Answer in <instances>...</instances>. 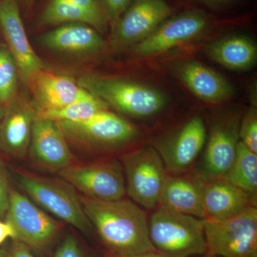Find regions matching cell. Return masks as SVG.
<instances>
[{"mask_svg":"<svg viewBox=\"0 0 257 257\" xmlns=\"http://www.w3.org/2000/svg\"><path fill=\"white\" fill-rule=\"evenodd\" d=\"M79 199L106 253L130 256L156 250L150 241L146 212L133 201L104 202L83 195Z\"/></svg>","mask_w":257,"mask_h":257,"instance_id":"1","label":"cell"},{"mask_svg":"<svg viewBox=\"0 0 257 257\" xmlns=\"http://www.w3.org/2000/svg\"><path fill=\"white\" fill-rule=\"evenodd\" d=\"M149 218L150 241L156 251L169 257L207 254L204 219L158 207Z\"/></svg>","mask_w":257,"mask_h":257,"instance_id":"2","label":"cell"},{"mask_svg":"<svg viewBox=\"0 0 257 257\" xmlns=\"http://www.w3.org/2000/svg\"><path fill=\"white\" fill-rule=\"evenodd\" d=\"M15 177L20 188L41 209L84 234H90L94 230L83 210L75 189L63 179L22 170H15Z\"/></svg>","mask_w":257,"mask_h":257,"instance_id":"3","label":"cell"},{"mask_svg":"<svg viewBox=\"0 0 257 257\" xmlns=\"http://www.w3.org/2000/svg\"><path fill=\"white\" fill-rule=\"evenodd\" d=\"M77 83L108 106L134 117L154 116L166 104V97L160 91L128 79L87 75Z\"/></svg>","mask_w":257,"mask_h":257,"instance_id":"4","label":"cell"},{"mask_svg":"<svg viewBox=\"0 0 257 257\" xmlns=\"http://www.w3.org/2000/svg\"><path fill=\"white\" fill-rule=\"evenodd\" d=\"M14 228L16 239L40 256L50 254L62 231V225L16 189L10 190L5 216Z\"/></svg>","mask_w":257,"mask_h":257,"instance_id":"5","label":"cell"},{"mask_svg":"<svg viewBox=\"0 0 257 257\" xmlns=\"http://www.w3.org/2000/svg\"><path fill=\"white\" fill-rule=\"evenodd\" d=\"M121 163L128 195L139 206L155 210L170 175L159 152L154 147H143L124 155Z\"/></svg>","mask_w":257,"mask_h":257,"instance_id":"6","label":"cell"},{"mask_svg":"<svg viewBox=\"0 0 257 257\" xmlns=\"http://www.w3.org/2000/svg\"><path fill=\"white\" fill-rule=\"evenodd\" d=\"M207 254L218 257H257V207L222 219H204Z\"/></svg>","mask_w":257,"mask_h":257,"instance_id":"7","label":"cell"},{"mask_svg":"<svg viewBox=\"0 0 257 257\" xmlns=\"http://www.w3.org/2000/svg\"><path fill=\"white\" fill-rule=\"evenodd\" d=\"M57 175L83 196L95 200H118L126 194L124 170L119 160L71 165L57 172Z\"/></svg>","mask_w":257,"mask_h":257,"instance_id":"8","label":"cell"},{"mask_svg":"<svg viewBox=\"0 0 257 257\" xmlns=\"http://www.w3.org/2000/svg\"><path fill=\"white\" fill-rule=\"evenodd\" d=\"M66 138L82 146L96 150H111L132 143L138 128L121 116L101 111L81 122L57 121Z\"/></svg>","mask_w":257,"mask_h":257,"instance_id":"9","label":"cell"},{"mask_svg":"<svg viewBox=\"0 0 257 257\" xmlns=\"http://www.w3.org/2000/svg\"><path fill=\"white\" fill-rule=\"evenodd\" d=\"M238 114L224 115L211 126L204 156L194 174L204 181L224 178L236 157L239 142Z\"/></svg>","mask_w":257,"mask_h":257,"instance_id":"10","label":"cell"},{"mask_svg":"<svg viewBox=\"0 0 257 257\" xmlns=\"http://www.w3.org/2000/svg\"><path fill=\"white\" fill-rule=\"evenodd\" d=\"M172 13L165 0H135L116 22L112 42L115 48L136 45L149 36Z\"/></svg>","mask_w":257,"mask_h":257,"instance_id":"11","label":"cell"},{"mask_svg":"<svg viewBox=\"0 0 257 257\" xmlns=\"http://www.w3.org/2000/svg\"><path fill=\"white\" fill-rule=\"evenodd\" d=\"M206 140L207 130L204 120L200 116H195L155 148L170 175H182L192 169L202 151Z\"/></svg>","mask_w":257,"mask_h":257,"instance_id":"12","label":"cell"},{"mask_svg":"<svg viewBox=\"0 0 257 257\" xmlns=\"http://www.w3.org/2000/svg\"><path fill=\"white\" fill-rule=\"evenodd\" d=\"M0 31L16 62L19 74L28 84L45 68L29 42L18 0H0Z\"/></svg>","mask_w":257,"mask_h":257,"instance_id":"13","label":"cell"},{"mask_svg":"<svg viewBox=\"0 0 257 257\" xmlns=\"http://www.w3.org/2000/svg\"><path fill=\"white\" fill-rule=\"evenodd\" d=\"M63 132L54 120L37 114L28 153L37 166L58 172L72 165V152Z\"/></svg>","mask_w":257,"mask_h":257,"instance_id":"14","label":"cell"},{"mask_svg":"<svg viewBox=\"0 0 257 257\" xmlns=\"http://www.w3.org/2000/svg\"><path fill=\"white\" fill-rule=\"evenodd\" d=\"M4 107L0 121V152L12 158H25L28 154L37 109L18 94Z\"/></svg>","mask_w":257,"mask_h":257,"instance_id":"15","label":"cell"},{"mask_svg":"<svg viewBox=\"0 0 257 257\" xmlns=\"http://www.w3.org/2000/svg\"><path fill=\"white\" fill-rule=\"evenodd\" d=\"M207 17L199 12H188L164 22L134 48L135 53L147 56L160 53L190 40L207 27Z\"/></svg>","mask_w":257,"mask_h":257,"instance_id":"16","label":"cell"},{"mask_svg":"<svg viewBox=\"0 0 257 257\" xmlns=\"http://www.w3.org/2000/svg\"><path fill=\"white\" fill-rule=\"evenodd\" d=\"M256 198L233 185L224 178L203 180L202 203L205 219L222 220L256 207Z\"/></svg>","mask_w":257,"mask_h":257,"instance_id":"17","label":"cell"},{"mask_svg":"<svg viewBox=\"0 0 257 257\" xmlns=\"http://www.w3.org/2000/svg\"><path fill=\"white\" fill-rule=\"evenodd\" d=\"M28 85L36 100L37 111L60 109L88 93L71 77L45 69L35 74Z\"/></svg>","mask_w":257,"mask_h":257,"instance_id":"18","label":"cell"},{"mask_svg":"<svg viewBox=\"0 0 257 257\" xmlns=\"http://www.w3.org/2000/svg\"><path fill=\"white\" fill-rule=\"evenodd\" d=\"M202 185V179L193 172L170 175L161 194L159 207L204 219Z\"/></svg>","mask_w":257,"mask_h":257,"instance_id":"19","label":"cell"},{"mask_svg":"<svg viewBox=\"0 0 257 257\" xmlns=\"http://www.w3.org/2000/svg\"><path fill=\"white\" fill-rule=\"evenodd\" d=\"M40 41L49 50L75 55L94 53L105 45L97 30L80 23L64 24L44 34Z\"/></svg>","mask_w":257,"mask_h":257,"instance_id":"20","label":"cell"},{"mask_svg":"<svg viewBox=\"0 0 257 257\" xmlns=\"http://www.w3.org/2000/svg\"><path fill=\"white\" fill-rule=\"evenodd\" d=\"M177 75L199 99L218 102L232 94L231 84L215 71L197 62H186L177 68Z\"/></svg>","mask_w":257,"mask_h":257,"instance_id":"21","label":"cell"},{"mask_svg":"<svg viewBox=\"0 0 257 257\" xmlns=\"http://www.w3.org/2000/svg\"><path fill=\"white\" fill-rule=\"evenodd\" d=\"M207 52L213 60L234 70L250 68L257 57L256 45L245 37H230L214 42L208 47Z\"/></svg>","mask_w":257,"mask_h":257,"instance_id":"22","label":"cell"},{"mask_svg":"<svg viewBox=\"0 0 257 257\" xmlns=\"http://www.w3.org/2000/svg\"><path fill=\"white\" fill-rule=\"evenodd\" d=\"M224 179L251 197H257V154L240 140L234 162Z\"/></svg>","mask_w":257,"mask_h":257,"instance_id":"23","label":"cell"},{"mask_svg":"<svg viewBox=\"0 0 257 257\" xmlns=\"http://www.w3.org/2000/svg\"><path fill=\"white\" fill-rule=\"evenodd\" d=\"M74 23L87 24L97 31H105L94 17L69 0H51L38 19L41 26Z\"/></svg>","mask_w":257,"mask_h":257,"instance_id":"24","label":"cell"},{"mask_svg":"<svg viewBox=\"0 0 257 257\" xmlns=\"http://www.w3.org/2000/svg\"><path fill=\"white\" fill-rule=\"evenodd\" d=\"M108 107L105 102L88 92L63 108L57 110L37 111V115L56 121L81 122L101 111L107 110Z\"/></svg>","mask_w":257,"mask_h":257,"instance_id":"25","label":"cell"},{"mask_svg":"<svg viewBox=\"0 0 257 257\" xmlns=\"http://www.w3.org/2000/svg\"><path fill=\"white\" fill-rule=\"evenodd\" d=\"M19 71L6 45L0 46V104L6 106L18 94Z\"/></svg>","mask_w":257,"mask_h":257,"instance_id":"26","label":"cell"},{"mask_svg":"<svg viewBox=\"0 0 257 257\" xmlns=\"http://www.w3.org/2000/svg\"><path fill=\"white\" fill-rule=\"evenodd\" d=\"M240 141L251 151L257 154V114L256 109L248 111L240 121Z\"/></svg>","mask_w":257,"mask_h":257,"instance_id":"27","label":"cell"},{"mask_svg":"<svg viewBox=\"0 0 257 257\" xmlns=\"http://www.w3.org/2000/svg\"><path fill=\"white\" fill-rule=\"evenodd\" d=\"M54 257H91L75 236L69 232L56 248Z\"/></svg>","mask_w":257,"mask_h":257,"instance_id":"28","label":"cell"},{"mask_svg":"<svg viewBox=\"0 0 257 257\" xmlns=\"http://www.w3.org/2000/svg\"><path fill=\"white\" fill-rule=\"evenodd\" d=\"M10 184L9 172L0 157V219H5L9 207Z\"/></svg>","mask_w":257,"mask_h":257,"instance_id":"29","label":"cell"},{"mask_svg":"<svg viewBox=\"0 0 257 257\" xmlns=\"http://www.w3.org/2000/svg\"><path fill=\"white\" fill-rule=\"evenodd\" d=\"M69 1L94 17L104 30H106L108 18L104 8L98 0H69Z\"/></svg>","mask_w":257,"mask_h":257,"instance_id":"30","label":"cell"},{"mask_svg":"<svg viewBox=\"0 0 257 257\" xmlns=\"http://www.w3.org/2000/svg\"><path fill=\"white\" fill-rule=\"evenodd\" d=\"M0 257H36L28 246L16 239H10L0 246Z\"/></svg>","mask_w":257,"mask_h":257,"instance_id":"31","label":"cell"},{"mask_svg":"<svg viewBox=\"0 0 257 257\" xmlns=\"http://www.w3.org/2000/svg\"><path fill=\"white\" fill-rule=\"evenodd\" d=\"M132 0H102L103 8L108 18L116 22L130 6Z\"/></svg>","mask_w":257,"mask_h":257,"instance_id":"32","label":"cell"},{"mask_svg":"<svg viewBox=\"0 0 257 257\" xmlns=\"http://www.w3.org/2000/svg\"><path fill=\"white\" fill-rule=\"evenodd\" d=\"M8 239H16L14 228L8 221L0 220V246Z\"/></svg>","mask_w":257,"mask_h":257,"instance_id":"33","label":"cell"},{"mask_svg":"<svg viewBox=\"0 0 257 257\" xmlns=\"http://www.w3.org/2000/svg\"><path fill=\"white\" fill-rule=\"evenodd\" d=\"M104 257H169L165 254H162L156 251H150L147 252L138 253V254L130 255V256H117V255L109 254V253H105Z\"/></svg>","mask_w":257,"mask_h":257,"instance_id":"34","label":"cell"},{"mask_svg":"<svg viewBox=\"0 0 257 257\" xmlns=\"http://www.w3.org/2000/svg\"><path fill=\"white\" fill-rule=\"evenodd\" d=\"M35 0H18L19 5L20 3L28 7V8H31L32 5L35 3Z\"/></svg>","mask_w":257,"mask_h":257,"instance_id":"35","label":"cell"},{"mask_svg":"<svg viewBox=\"0 0 257 257\" xmlns=\"http://www.w3.org/2000/svg\"><path fill=\"white\" fill-rule=\"evenodd\" d=\"M198 1L205 2V3H217V2L227 1V0H198Z\"/></svg>","mask_w":257,"mask_h":257,"instance_id":"36","label":"cell"},{"mask_svg":"<svg viewBox=\"0 0 257 257\" xmlns=\"http://www.w3.org/2000/svg\"><path fill=\"white\" fill-rule=\"evenodd\" d=\"M5 112V107L1 104H0V121H1L2 118H3V114Z\"/></svg>","mask_w":257,"mask_h":257,"instance_id":"37","label":"cell"},{"mask_svg":"<svg viewBox=\"0 0 257 257\" xmlns=\"http://www.w3.org/2000/svg\"><path fill=\"white\" fill-rule=\"evenodd\" d=\"M198 257H218V256H211V255H209V254H204V255H202V256H199Z\"/></svg>","mask_w":257,"mask_h":257,"instance_id":"38","label":"cell"}]
</instances>
